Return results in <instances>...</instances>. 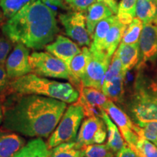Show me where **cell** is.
I'll list each match as a JSON object with an SVG mask.
<instances>
[{
    "instance_id": "obj_1",
    "label": "cell",
    "mask_w": 157,
    "mask_h": 157,
    "mask_svg": "<svg viewBox=\"0 0 157 157\" xmlns=\"http://www.w3.org/2000/svg\"><path fill=\"white\" fill-rule=\"evenodd\" d=\"M4 104V129L31 137H48L60 122L67 103L36 95H17Z\"/></svg>"
},
{
    "instance_id": "obj_2",
    "label": "cell",
    "mask_w": 157,
    "mask_h": 157,
    "mask_svg": "<svg viewBox=\"0 0 157 157\" xmlns=\"http://www.w3.org/2000/svg\"><path fill=\"white\" fill-rule=\"evenodd\" d=\"M59 28L54 10L42 0L25 6L2 26V33L14 44L41 50L56 38Z\"/></svg>"
},
{
    "instance_id": "obj_3",
    "label": "cell",
    "mask_w": 157,
    "mask_h": 157,
    "mask_svg": "<svg viewBox=\"0 0 157 157\" xmlns=\"http://www.w3.org/2000/svg\"><path fill=\"white\" fill-rule=\"evenodd\" d=\"M10 93L44 96L66 103H76L80 95L79 90L71 83L48 79L33 73L10 81Z\"/></svg>"
},
{
    "instance_id": "obj_4",
    "label": "cell",
    "mask_w": 157,
    "mask_h": 157,
    "mask_svg": "<svg viewBox=\"0 0 157 157\" xmlns=\"http://www.w3.org/2000/svg\"><path fill=\"white\" fill-rule=\"evenodd\" d=\"M134 90L127 104V111L135 124L157 120V81L137 68Z\"/></svg>"
},
{
    "instance_id": "obj_5",
    "label": "cell",
    "mask_w": 157,
    "mask_h": 157,
    "mask_svg": "<svg viewBox=\"0 0 157 157\" xmlns=\"http://www.w3.org/2000/svg\"><path fill=\"white\" fill-rule=\"evenodd\" d=\"M84 117V109L78 102L70 105L65 111L54 132L49 137L48 148L51 149L61 143L76 140Z\"/></svg>"
},
{
    "instance_id": "obj_6",
    "label": "cell",
    "mask_w": 157,
    "mask_h": 157,
    "mask_svg": "<svg viewBox=\"0 0 157 157\" xmlns=\"http://www.w3.org/2000/svg\"><path fill=\"white\" fill-rule=\"evenodd\" d=\"M29 62L32 72L37 76L70 80V71L64 62L48 52H34Z\"/></svg>"
},
{
    "instance_id": "obj_7",
    "label": "cell",
    "mask_w": 157,
    "mask_h": 157,
    "mask_svg": "<svg viewBox=\"0 0 157 157\" xmlns=\"http://www.w3.org/2000/svg\"><path fill=\"white\" fill-rule=\"evenodd\" d=\"M90 52L91 57L89 63L81 78L82 87H93L101 90L104 77L112 57L109 56L103 51L90 50Z\"/></svg>"
},
{
    "instance_id": "obj_8",
    "label": "cell",
    "mask_w": 157,
    "mask_h": 157,
    "mask_svg": "<svg viewBox=\"0 0 157 157\" xmlns=\"http://www.w3.org/2000/svg\"><path fill=\"white\" fill-rule=\"evenodd\" d=\"M59 20L63 26L65 33L78 45L87 47L91 45L92 37L88 33L86 16L79 11H71L59 15Z\"/></svg>"
},
{
    "instance_id": "obj_9",
    "label": "cell",
    "mask_w": 157,
    "mask_h": 157,
    "mask_svg": "<svg viewBox=\"0 0 157 157\" xmlns=\"http://www.w3.org/2000/svg\"><path fill=\"white\" fill-rule=\"evenodd\" d=\"M106 125L99 117L86 118L82 121L76 143L79 147L93 144H102L106 140Z\"/></svg>"
},
{
    "instance_id": "obj_10",
    "label": "cell",
    "mask_w": 157,
    "mask_h": 157,
    "mask_svg": "<svg viewBox=\"0 0 157 157\" xmlns=\"http://www.w3.org/2000/svg\"><path fill=\"white\" fill-rule=\"evenodd\" d=\"M30 50L21 43H17L7 57L5 68L10 81L16 79L32 72L29 62Z\"/></svg>"
},
{
    "instance_id": "obj_11",
    "label": "cell",
    "mask_w": 157,
    "mask_h": 157,
    "mask_svg": "<svg viewBox=\"0 0 157 157\" xmlns=\"http://www.w3.org/2000/svg\"><path fill=\"white\" fill-rule=\"evenodd\" d=\"M104 111L117 124L125 142L135 150L139 137L135 132L134 123L130 117L111 100L105 105Z\"/></svg>"
},
{
    "instance_id": "obj_12",
    "label": "cell",
    "mask_w": 157,
    "mask_h": 157,
    "mask_svg": "<svg viewBox=\"0 0 157 157\" xmlns=\"http://www.w3.org/2000/svg\"><path fill=\"white\" fill-rule=\"evenodd\" d=\"M140 60L137 66L154 62L157 58V19L143 25L139 39Z\"/></svg>"
},
{
    "instance_id": "obj_13",
    "label": "cell",
    "mask_w": 157,
    "mask_h": 157,
    "mask_svg": "<svg viewBox=\"0 0 157 157\" xmlns=\"http://www.w3.org/2000/svg\"><path fill=\"white\" fill-rule=\"evenodd\" d=\"M79 93L77 102L83 108L84 116L87 117H101L102 112L109 101V98L101 90L93 87H82L79 89Z\"/></svg>"
},
{
    "instance_id": "obj_14",
    "label": "cell",
    "mask_w": 157,
    "mask_h": 157,
    "mask_svg": "<svg viewBox=\"0 0 157 157\" xmlns=\"http://www.w3.org/2000/svg\"><path fill=\"white\" fill-rule=\"evenodd\" d=\"M45 49L49 53L64 62L68 69L72 59L81 52L77 44L63 35L57 36L54 42L47 45Z\"/></svg>"
},
{
    "instance_id": "obj_15",
    "label": "cell",
    "mask_w": 157,
    "mask_h": 157,
    "mask_svg": "<svg viewBox=\"0 0 157 157\" xmlns=\"http://www.w3.org/2000/svg\"><path fill=\"white\" fill-rule=\"evenodd\" d=\"M91 57V52L87 47H83L81 52L72 59L69 66L70 82L75 87H82L81 78L87 69Z\"/></svg>"
},
{
    "instance_id": "obj_16",
    "label": "cell",
    "mask_w": 157,
    "mask_h": 157,
    "mask_svg": "<svg viewBox=\"0 0 157 157\" xmlns=\"http://www.w3.org/2000/svg\"><path fill=\"white\" fill-rule=\"evenodd\" d=\"M25 145L24 139L16 133L0 129V157H13Z\"/></svg>"
},
{
    "instance_id": "obj_17",
    "label": "cell",
    "mask_w": 157,
    "mask_h": 157,
    "mask_svg": "<svg viewBox=\"0 0 157 157\" xmlns=\"http://www.w3.org/2000/svg\"><path fill=\"white\" fill-rule=\"evenodd\" d=\"M114 54L120 60L124 72L126 74L140 63V55L138 43L134 44L120 43Z\"/></svg>"
},
{
    "instance_id": "obj_18",
    "label": "cell",
    "mask_w": 157,
    "mask_h": 157,
    "mask_svg": "<svg viewBox=\"0 0 157 157\" xmlns=\"http://www.w3.org/2000/svg\"><path fill=\"white\" fill-rule=\"evenodd\" d=\"M113 15V12L106 5L96 1L86 11V24L88 33L93 39L96 25L103 20Z\"/></svg>"
},
{
    "instance_id": "obj_19",
    "label": "cell",
    "mask_w": 157,
    "mask_h": 157,
    "mask_svg": "<svg viewBox=\"0 0 157 157\" xmlns=\"http://www.w3.org/2000/svg\"><path fill=\"white\" fill-rule=\"evenodd\" d=\"M127 26V25L121 23L118 20L117 17H116L114 22L111 25V29L104 40L103 47H102L103 52L110 57H113L118 47L120 44V42Z\"/></svg>"
},
{
    "instance_id": "obj_20",
    "label": "cell",
    "mask_w": 157,
    "mask_h": 157,
    "mask_svg": "<svg viewBox=\"0 0 157 157\" xmlns=\"http://www.w3.org/2000/svg\"><path fill=\"white\" fill-rule=\"evenodd\" d=\"M101 118L106 125L108 134L107 146L114 154H117L124 146L127 143L124 142V140L117 124L111 120V118L105 111H103L102 112Z\"/></svg>"
},
{
    "instance_id": "obj_21",
    "label": "cell",
    "mask_w": 157,
    "mask_h": 157,
    "mask_svg": "<svg viewBox=\"0 0 157 157\" xmlns=\"http://www.w3.org/2000/svg\"><path fill=\"white\" fill-rule=\"evenodd\" d=\"M13 157H51L48 144L41 137L29 141Z\"/></svg>"
},
{
    "instance_id": "obj_22",
    "label": "cell",
    "mask_w": 157,
    "mask_h": 157,
    "mask_svg": "<svg viewBox=\"0 0 157 157\" xmlns=\"http://www.w3.org/2000/svg\"><path fill=\"white\" fill-rule=\"evenodd\" d=\"M126 74H121L113 78L111 82L103 84L101 91L104 95L113 102L122 103L124 97V82Z\"/></svg>"
},
{
    "instance_id": "obj_23",
    "label": "cell",
    "mask_w": 157,
    "mask_h": 157,
    "mask_svg": "<svg viewBox=\"0 0 157 157\" xmlns=\"http://www.w3.org/2000/svg\"><path fill=\"white\" fill-rule=\"evenodd\" d=\"M117 15H112L103 20L96 25L93 36V42L90 46V50L102 51V47L111 25L114 22Z\"/></svg>"
},
{
    "instance_id": "obj_24",
    "label": "cell",
    "mask_w": 157,
    "mask_h": 157,
    "mask_svg": "<svg viewBox=\"0 0 157 157\" xmlns=\"http://www.w3.org/2000/svg\"><path fill=\"white\" fill-rule=\"evenodd\" d=\"M136 16L143 25L157 19V4L155 0H137Z\"/></svg>"
},
{
    "instance_id": "obj_25",
    "label": "cell",
    "mask_w": 157,
    "mask_h": 157,
    "mask_svg": "<svg viewBox=\"0 0 157 157\" xmlns=\"http://www.w3.org/2000/svg\"><path fill=\"white\" fill-rule=\"evenodd\" d=\"M50 151L51 157H84L83 147L78 146L76 141L61 143Z\"/></svg>"
},
{
    "instance_id": "obj_26",
    "label": "cell",
    "mask_w": 157,
    "mask_h": 157,
    "mask_svg": "<svg viewBox=\"0 0 157 157\" xmlns=\"http://www.w3.org/2000/svg\"><path fill=\"white\" fill-rule=\"evenodd\" d=\"M137 0H121L118 5L117 17L123 24L128 25L136 16Z\"/></svg>"
},
{
    "instance_id": "obj_27",
    "label": "cell",
    "mask_w": 157,
    "mask_h": 157,
    "mask_svg": "<svg viewBox=\"0 0 157 157\" xmlns=\"http://www.w3.org/2000/svg\"><path fill=\"white\" fill-rule=\"evenodd\" d=\"M134 130L138 137L146 139L157 146V120L134 123Z\"/></svg>"
},
{
    "instance_id": "obj_28",
    "label": "cell",
    "mask_w": 157,
    "mask_h": 157,
    "mask_svg": "<svg viewBox=\"0 0 157 157\" xmlns=\"http://www.w3.org/2000/svg\"><path fill=\"white\" fill-rule=\"evenodd\" d=\"M143 28V23L140 19L137 17L133 19V21L127 25L125 29L121 43L126 44H137Z\"/></svg>"
},
{
    "instance_id": "obj_29",
    "label": "cell",
    "mask_w": 157,
    "mask_h": 157,
    "mask_svg": "<svg viewBox=\"0 0 157 157\" xmlns=\"http://www.w3.org/2000/svg\"><path fill=\"white\" fill-rule=\"evenodd\" d=\"M31 2V0H0V8L4 17L8 20Z\"/></svg>"
},
{
    "instance_id": "obj_30",
    "label": "cell",
    "mask_w": 157,
    "mask_h": 157,
    "mask_svg": "<svg viewBox=\"0 0 157 157\" xmlns=\"http://www.w3.org/2000/svg\"><path fill=\"white\" fill-rule=\"evenodd\" d=\"M84 157H114L107 144H93L83 147Z\"/></svg>"
},
{
    "instance_id": "obj_31",
    "label": "cell",
    "mask_w": 157,
    "mask_h": 157,
    "mask_svg": "<svg viewBox=\"0 0 157 157\" xmlns=\"http://www.w3.org/2000/svg\"><path fill=\"white\" fill-rule=\"evenodd\" d=\"M140 157H157V146L146 139L139 137L135 150Z\"/></svg>"
},
{
    "instance_id": "obj_32",
    "label": "cell",
    "mask_w": 157,
    "mask_h": 157,
    "mask_svg": "<svg viewBox=\"0 0 157 157\" xmlns=\"http://www.w3.org/2000/svg\"><path fill=\"white\" fill-rule=\"evenodd\" d=\"M121 74H127L124 72L122 65H121L120 60L115 54H113L111 63L109 65V67L108 68L106 73H105V77H104L103 84H106L108 82H111V80L121 75Z\"/></svg>"
},
{
    "instance_id": "obj_33",
    "label": "cell",
    "mask_w": 157,
    "mask_h": 157,
    "mask_svg": "<svg viewBox=\"0 0 157 157\" xmlns=\"http://www.w3.org/2000/svg\"><path fill=\"white\" fill-rule=\"evenodd\" d=\"M13 43L3 34H0V64H5L6 60L11 50Z\"/></svg>"
},
{
    "instance_id": "obj_34",
    "label": "cell",
    "mask_w": 157,
    "mask_h": 157,
    "mask_svg": "<svg viewBox=\"0 0 157 157\" xmlns=\"http://www.w3.org/2000/svg\"><path fill=\"white\" fill-rule=\"evenodd\" d=\"M10 80L7 76L5 64H0V100L3 101L5 95L10 93Z\"/></svg>"
},
{
    "instance_id": "obj_35",
    "label": "cell",
    "mask_w": 157,
    "mask_h": 157,
    "mask_svg": "<svg viewBox=\"0 0 157 157\" xmlns=\"http://www.w3.org/2000/svg\"><path fill=\"white\" fill-rule=\"evenodd\" d=\"M97 0H66V2L75 11H87L88 7Z\"/></svg>"
},
{
    "instance_id": "obj_36",
    "label": "cell",
    "mask_w": 157,
    "mask_h": 157,
    "mask_svg": "<svg viewBox=\"0 0 157 157\" xmlns=\"http://www.w3.org/2000/svg\"><path fill=\"white\" fill-rule=\"evenodd\" d=\"M116 157H140L137 152L131 148L127 143L124 145L121 150H119L117 154Z\"/></svg>"
},
{
    "instance_id": "obj_37",
    "label": "cell",
    "mask_w": 157,
    "mask_h": 157,
    "mask_svg": "<svg viewBox=\"0 0 157 157\" xmlns=\"http://www.w3.org/2000/svg\"><path fill=\"white\" fill-rule=\"evenodd\" d=\"M97 1L100 2H103L105 5H106L111 10L113 14H117L118 5L115 0H97Z\"/></svg>"
},
{
    "instance_id": "obj_38",
    "label": "cell",
    "mask_w": 157,
    "mask_h": 157,
    "mask_svg": "<svg viewBox=\"0 0 157 157\" xmlns=\"http://www.w3.org/2000/svg\"><path fill=\"white\" fill-rule=\"evenodd\" d=\"M46 5H50L52 7H60L64 8V6L63 5V0H42Z\"/></svg>"
},
{
    "instance_id": "obj_39",
    "label": "cell",
    "mask_w": 157,
    "mask_h": 157,
    "mask_svg": "<svg viewBox=\"0 0 157 157\" xmlns=\"http://www.w3.org/2000/svg\"><path fill=\"white\" fill-rule=\"evenodd\" d=\"M4 119V104L3 101L0 100V125L3 122Z\"/></svg>"
},
{
    "instance_id": "obj_40",
    "label": "cell",
    "mask_w": 157,
    "mask_h": 157,
    "mask_svg": "<svg viewBox=\"0 0 157 157\" xmlns=\"http://www.w3.org/2000/svg\"><path fill=\"white\" fill-rule=\"evenodd\" d=\"M3 17H4L3 13H2V12L1 8H0V24H1V23H2V21H3Z\"/></svg>"
},
{
    "instance_id": "obj_41",
    "label": "cell",
    "mask_w": 157,
    "mask_h": 157,
    "mask_svg": "<svg viewBox=\"0 0 157 157\" xmlns=\"http://www.w3.org/2000/svg\"><path fill=\"white\" fill-rule=\"evenodd\" d=\"M31 1H32V2H34V1H36V0H31Z\"/></svg>"
},
{
    "instance_id": "obj_42",
    "label": "cell",
    "mask_w": 157,
    "mask_h": 157,
    "mask_svg": "<svg viewBox=\"0 0 157 157\" xmlns=\"http://www.w3.org/2000/svg\"><path fill=\"white\" fill-rule=\"evenodd\" d=\"M155 2H156V4H157V0H155Z\"/></svg>"
},
{
    "instance_id": "obj_43",
    "label": "cell",
    "mask_w": 157,
    "mask_h": 157,
    "mask_svg": "<svg viewBox=\"0 0 157 157\" xmlns=\"http://www.w3.org/2000/svg\"><path fill=\"white\" fill-rule=\"evenodd\" d=\"M115 1H117V0H115Z\"/></svg>"
}]
</instances>
